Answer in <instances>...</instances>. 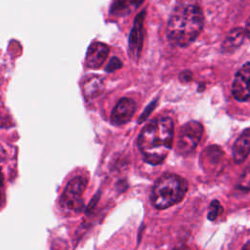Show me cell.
<instances>
[{
  "mask_svg": "<svg viewBox=\"0 0 250 250\" xmlns=\"http://www.w3.org/2000/svg\"><path fill=\"white\" fill-rule=\"evenodd\" d=\"M245 37L244 28L235 27L230 29L221 45V52L224 54L233 53L242 45Z\"/></svg>",
  "mask_w": 250,
  "mask_h": 250,
  "instance_id": "8fae6325",
  "label": "cell"
},
{
  "mask_svg": "<svg viewBox=\"0 0 250 250\" xmlns=\"http://www.w3.org/2000/svg\"><path fill=\"white\" fill-rule=\"evenodd\" d=\"M236 188L242 191H250V165L247 166L244 171L242 172L237 185H236Z\"/></svg>",
  "mask_w": 250,
  "mask_h": 250,
  "instance_id": "9a60e30c",
  "label": "cell"
},
{
  "mask_svg": "<svg viewBox=\"0 0 250 250\" xmlns=\"http://www.w3.org/2000/svg\"><path fill=\"white\" fill-rule=\"evenodd\" d=\"M241 250H250V240L244 244V246L242 247Z\"/></svg>",
  "mask_w": 250,
  "mask_h": 250,
  "instance_id": "7402d4cb",
  "label": "cell"
},
{
  "mask_svg": "<svg viewBox=\"0 0 250 250\" xmlns=\"http://www.w3.org/2000/svg\"><path fill=\"white\" fill-rule=\"evenodd\" d=\"M122 66V62L117 58V57H113L110 59V61L108 62V63L105 66V71L107 72H112L114 70L119 69Z\"/></svg>",
  "mask_w": 250,
  "mask_h": 250,
  "instance_id": "e0dca14e",
  "label": "cell"
},
{
  "mask_svg": "<svg viewBox=\"0 0 250 250\" xmlns=\"http://www.w3.org/2000/svg\"><path fill=\"white\" fill-rule=\"evenodd\" d=\"M224 156V151L222 148L216 145L210 146L202 151L201 161L204 163V167L206 166H215L219 164Z\"/></svg>",
  "mask_w": 250,
  "mask_h": 250,
  "instance_id": "4fadbf2b",
  "label": "cell"
},
{
  "mask_svg": "<svg viewBox=\"0 0 250 250\" xmlns=\"http://www.w3.org/2000/svg\"><path fill=\"white\" fill-rule=\"evenodd\" d=\"M232 158L236 164H240L248 157L250 153V127L243 130L233 143Z\"/></svg>",
  "mask_w": 250,
  "mask_h": 250,
  "instance_id": "30bf717a",
  "label": "cell"
},
{
  "mask_svg": "<svg viewBox=\"0 0 250 250\" xmlns=\"http://www.w3.org/2000/svg\"><path fill=\"white\" fill-rule=\"evenodd\" d=\"M109 54V47L102 42H93L86 53L85 63L87 67L99 68L105 62Z\"/></svg>",
  "mask_w": 250,
  "mask_h": 250,
  "instance_id": "9c48e42d",
  "label": "cell"
},
{
  "mask_svg": "<svg viewBox=\"0 0 250 250\" xmlns=\"http://www.w3.org/2000/svg\"><path fill=\"white\" fill-rule=\"evenodd\" d=\"M136 111V103L129 98H122L111 112V122L114 125H123L129 122Z\"/></svg>",
  "mask_w": 250,
  "mask_h": 250,
  "instance_id": "ba28073f",
  "label": "cell"
},
{
  "mask_svg": "<svg viewBox=\"0 0 250 250\" xmlns=\"http://www.w3.org/2000/svg\"><path fill=\"white\" fill-rule=\"evenodd\" d=\"M86 186L87 180L81 176L71 179L61 196L62 208L70 213L80 212L83 207V192Z\"/></svg>",
  "mask_w": 250,
  "mask_h": 250,
  "instance_id": "277c9868",
  "label": "cell"
},
{
  "mask_svg": "<svg viewBox=\"0 0 250 250\" xmlns=\"http://www.w3.org/2000/svg\"><path fill=\"white\" fill-rule=\"evenodd\" d=\"M231 94L238 102H245L250 99V62H245L235 73Z\"/></svg>",
  "mask_w": 250,
  "mask_h": 250,
  "instance_id": "52a82bcc",
  "label": "cell"
},
{
  "mask_svg": "<svg viewBox=\"0 0 250 250\" xmlns=\"http://www.w3.org/2000/svg\"><path fill=\"white\" fill-rule=\"evenodd\" d=\"M188 188V181L176 174H164L154 183L150 200L157 209H166L183 200Z\"/></svg>",
  "mask_w": 250,
  "mask_h": 250,
  "instance_id": "3957f363",
  "label": "cell"
},
{
  "mask_svg": "<svg viewBox=\"0 0 250 250\" xmlns=\"http://www.w3.org/2000/svg\"><path fill=\"white\" fill-rule=\"evenodd\" d=\"M146 18V10L141 11L134 20V24L131 29L128 40V54L130 58L137 62L140 58L145 36L144 21Z\"/></svg>",
  "mask_w": 250,
  "mask_h": 250,
  "instance_id": "8992f818",
  "label": "cell"
},
{
  "mask_svg": "<svg viewBox=\"0 0 250 250\" xmlns=\"http://www.w3.org/2000/svg\"><path fill=\"white\" fill-rule=\"evenodd\" d=\"M179 80L183 83H188L192 80V72L190 70H184L179 74Z\"/></svg>",
  "mask_w": 250,
  "mask_h": 250,
  "instance_id": "ac0fdd59",
  "label": "cell"
},
{
  "mask_svg": "<svg viewBox=\"0 0 250 250\" xmlns=\"http://www.w3.org/2000/svg\"><path fill=\"white\" fill-rule=\"evenodd\" d=\"M173 140V120L170 117H158L143 128L138 138V146L145 161L157 165L167 157Z\"/></svg>",
  "mask_w": 250,
  "mask_h": 250,
  "instance_id": "7a4b0ae2",
  "label": "cell"
},
{
  "mask_svg": "<svg viewBox=\"0 0 250 250\" xmlns=\"http://www.w3.org/2000/svg\"><path fill=\"white\" fill-rule=\"evenodd\" d=\"M176 3H179V4H190V3L200 4V0H176Z\"/></svg>",
  "mask_w": 250,
  "mask_h": 250,
  "instance_id": "44dd1931",
  "label": "cell"
},
{
  "mask_svg": "<svg viewBox=\"0 0 250 250\" xmlns=\"http://www.w3.org/2000/svg\"><path fill=\"white\" fill-rule=\"evenodd\" d=\"M145 0H113L109 7V14L114 17H125L133 13Z\"/></svg>",
  "mask_w": 250,
  "mask_h": 250,
  "instance_id": "7c38bea8",
  "label": "cell"
},
{
  "mask_svg": "<svg viewBox=\"0 0 250 250\" xmlns=\"http://www.w3.org/2000/svg\"><path fill=\"white\" fill-rule=\"evenodd\" d=\"M203 26L201 4L176 3L168 20L166 35L173 45L185 48L198 37Z\"/></svg>",
  "mask_w": 250,
  "mask_h": 250,
  "instance_id": "6da1fadb",
  "label": "cell"
},
{
  "mask_svg": "<svg viewBox=\"0 0 250 250\" xmlns=\"http://www.w3.org/2000/svg\"><path fill=\"white\" fill-rule=\"evenodd\" d=\"M155 104H156V101H153L147 107H146V111H144V113H143V115L140 117V121L139 122H143L148 115H149V112L154 108V106H155Z\"/></svg>",
  "mask_w": 250,
  "mask_h": 250,
  "instance_id": "d6986e66",
  "label": "cell"
},
{
  "mask_svg": "<svg viewBox=\"0 0 250 250\" xmlns=\"http://www.w3.org/2000/svg\"><path fill=\"white\" fill-rule=\"evenodd\" d=\"M244 31H245V35H246V37L250 39V16H249V18H248V19H247V21H246L245 27H244Z\"/></svg>",
  "mask_w": 250,
  "mask_h": 250,
  "instance_id": "ffe728a7",
  "label": "cell"
},
{
  "mask_svg": "<svg viewBox=\"0 0 250 250\" xmlns=\"http://www.w3.org/2000/svg\"><path fill=\"white\" fill-rule=\"evenodd\" d=\"M103 91V81L101 77H93L87 79L83 84V93L87 99H92L101 94Z\"/></svg>",
  "mask_w": 250,
  "mask_h": 250,
  "instance_id": "5bb4252c",
  "label": "cell"
},
{
  "mask_svg": "<svg viewBox=\"0 0 250 250\" xmlns=\"http://www.w3.org/2000/svg\"><path fill=\"white\" fill-rule=\"evenodd\" d=\"M203 134V127L200 122L191 120L184 124L179 131L176 145V151L180 155L191 153L197 146Z\"/></svg>",
  "mask_w": 250,
  "mask_h": 250,
  "instance_id": "5b68a950",
  "label": "cell"
},
{
  "mask_svg": "<svg viewBox=\"0 0 250 250\" xmlns=\"http://www.w3.org/2000/svg\"><path fill=\"white\" fill-rule=\"evenodd\" d=\"M224 211L223 206L221 205L220 201L217 199H214L211 203H210V207H209V212L207 215V219L209 221H215L217 219V217L219 215H221Z\"/></svg>",
  "mask_w": 250,
  "mask_h": 250,
  "instance_id": "2e32d148",
  "label": "cell"
},
{
  "mask_svg": "<svg viewBox=\"0 0 250 250\" xmlns=\"http://www.w3.org/2000/svg\"><path fill=\"white\" fill-rule=\"evenodd\" d=\"M0 186H1V177H0Z\"/></svg>",
  "mask_w": 250,
  "mask_h": 250,
  "instance_id": "603a6c76",
  "label": "cell"
}]
</instances>
